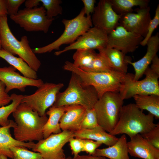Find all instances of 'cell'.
<instances>
[{
	"instance_id": "cell-11",
	"label": "cell",
	"mask_w": 159,
	"mask_h": 159,
	"mask_svg": "<svg viewBox=\"0 0 159 159\" xmlns=\"http://www.w3.org/2000/svg\"><path fill=\"white\" fill-rule=\"evenodd\" d=\"M73 137L74 132L69 131L52 134L35 143L32 150L39 153L43 159H66L63 148Z\"/></svg>"
},
{
	"instance_id": "cell-46",
	"label": "cell",
	"mask_w": 159,
	"mask_h": 159,
	"mask_svg": "<svg viewBox=\"0 0 159 159\" xmlns=\"http://www.w3.org/2000/svg\"><path fill=\"white\" fill-rule=\"evenodd\" d=\"M72 158L70 156H68V157L66 158V159H72Z\"/></svg>"
},
{
	"instance_id": "cell-24",
	"label": "cell",
	"mask_w": 159,
	"mask_h": 159,
	"mask_svg": "<svg viewBox=\"0 0 159 159\" xmlns=\"http://www.w3.org/2000/svg\"><path fill=\"white\" fill-rule=\"evenodd\" d=\"M66 110L65 106L56 107L52 105L49 108L46 112L49 118L43 127V139L47 138L52 134H58L62 132L59 121Z\"/></svg>"
},
{
	"instance_id": "cell-16",
	"label": "cell",
	"mask_w": 159,
	"mask_h": 159,
	"mask_svg": "<svg viewBox=\"0 0 159 159\" xmlns=\"http://www.w3.org/2000/svg\"><path fill=\"white\" fill-rule=\"evenodd\" d=\"M11 65L0 67V81L4 84L7 93L15 89L24 92L26 87L28 86L38 88L44 83L41 79H34L21 75Z\"/></svg>"
},
{
	"instance_id": "cell-32",
	"label": "cell",
	"mask_w": 159,
	"mask_h": 159,
	"mask_svg": "<svg viewBox=\"0 0 159 159\" xmlns=\"http://www.w3.org/2000/svg\"><path fill=\"white\" fill-rule=\"evenodd\" d=\"M11 150L13 154L11 159H43L39 153L30 151L25 147L14 146Z\"/></svg>"
},
{
	"instance_id": "cell-45",
	"label": "cell",
	"mask_w": 159,
	"mask_h": 159,
	"mask_svg": "<svg viewBox=\"0 0 159 159\" xmlns=\"http://www.w3.org/2000/svg\"><path fill=\"white\" fill-rule=\"evenodd\" d=\"M0 159H8V157L6 156L0 154Z\"/></svg>"
},
{
	"instance_id": "cell-34",
	"label": "cell",
	"mask_w": 159,
	"mask_h": 159,
	"mask_svg": "<svg viewBox=\"0 0 159 159\" xmlns=\"http://www.w3.org/2000/svg\"><path fill=\"white\" fill-rule=\"evenodd\" d=\"M159 24V5L158 4L156 8L154 16L151 19L149 23L147 34L145 37L141 42L140 45L145 46L152 35L154 30L157 27Z\"/></svg>"
},
{
	"instance_id": "cell-22",
	"label": "cell",
	"mask_w": 159,
	"mask_h": 159,
	"mask_svg": "<svg viewBox=\"0 0 159 159\" xmlns=\"http://www.w3.org/2000/svg\"><path fill=\"white\" fill-rule=\"evenodd\" d=\"M127 142L126 135L122 134L113 145L107 148L97 149L92 155L104 157L110 159H130Z\"/></svg>"
},
{
	"instance_id": "cell-20",
	"label": "cell",
	"mask_w": 159,
	"mask_h": 159,
	"mask_svg": "<svg viewBox=\"0 0 159 159\" xmlns=\"http://www.w3.org/2000/svg\"><path fill=\"white\" fill-rule=\"evenodd\" d=\"M15 125L14 121L11 120L9 125L0 127V154L12 159L13 154L11 148L14 146L23 147L32 149L35 143L33 142H23L18 141L14 138L10 132V129Z\"/></svg>"
},
{
	"instance_id": "cell-28",
	"label": "cell",
	"mask_w": 159,
	"mask_h": 159,
	"mask_svg": "<svg viewBox=\"0 0 159 159\" xmlns=\"http://www.w3.org/2000/svg\"><path fill=\"white\" fill-rule=\"evenodd\" d=\"M97 54L94 50H76L73 55L72 63L75 66L83 69L91 64Z\"/></svg>"
},
{
	"instance_id": "cell-42",
	"label": "cell",
	"mask_w": 159,
	"mask_h": 159,
	"mask_svg": "<svg viewBox=\"0 0 159 159\" xmlns=\"http://www.w3.org/2000/svg\"><path fill=\"white\" fill-rule=\"evenodd\" d=\"M106 158L102 156H95L92 155H80L74 156L72 159H106Z\"/></svg>"
},
{
	"instance_id": "cell-10",
	"label": "cell",
	"mask_w": 159,
	"mask_h": 159,
	"mask_svg": "<svg viewBox=\"0 0 159 159\" xmlns=\"http://www.w3.org/2000/svg\"><path fill=\"white\" fill-rule=\"evenodd\" d=\"M64 86L61 83H44L34 93L23 95L21 103L26 104L40 116H43L53 105L57 94Z\"/></svg>"
},
{
	"instance_id": "cell-4",
	"label": "cell",
	"mask_w": 159,
	"mask_h": 159,
	"mask_svg": "<svg viewBox=\"0 0 159 159\" xmlns=\"http://www.w3.org/2000/svg\"><path fill=\"white\" fill-rule=\"evenodd\" d=\"M99 97L95 88L92 86H85L75 74L72 75L66 89L59 92L53 105L59 107L78 105L86 109L93 108Z\"/></svg>"
},
{
	"instance_id": "cell-15",
	"label": "cell",
	"mask_w": 159,
	"mask_h": 159,
	"mask_svg": "<svg viewBox=\"0 0 159 159\" xmlns=\"http://www.w3.org/2000/svg\"><path fill=\"white\" fill-rule=\"evenodd\" d=\"M149 6L140 8L136 13L129 12L121 15L119 25L127 31L140 36L144 38L147 32L151 19Z\"/></svg>"
},
{
	"instance_id": "cell-14",
	"label": "cell",
	"mask_w": 159,
	"mask_h": 159,
	"mask_svg": "<svg viewBox=\"0 0 159 159\" xmlns=\"http://www.w3.org/2000/svg\"><path fill=\"white\" fill-rule=\"evenodd\" d=\"M120 17L113 9L110 0H100L95 6L91 18L94 26L108 34L119 25Z\"/></svg>"
},
{
	"instance_id": "cell-38",
	"label": "cell",
	"mask_w": 159,
	"mask_h": 159,
	"mask_svg": "<svg viewBox=\"0 0 159 159\" xmlns=\"http://www.w3.org/2000/svg\"><path fill=\"white\" fill-rule=\"evenodd\" d=\"M102 144L100 142L90 139H84L83 151L88 153L89 155H92L97 148Z\"/></svg>"
},
{
	"instance_id": "cell-9",
	"label": "cell",
	"mask_w": 159,
	"mask_h": 159,
	"mask_svg": "<svg viewBox=\"0 0 159 159\" xmlns=\"http://www.w3.org/2000/svg\"><path fill=\"white\" fill-rule=\"evenodd\" d=\"M10 19L29 32L42 31L47 33L54 18L49 19L43 6L19 10L17 14L9 16Z\"/></svg>"
},
{
	"instance_id": "cell-37",
	"label": "cell",
	"mask_w": 159,
	"mask_h": 159,
	"mask_svg": "<svg viewBox=\"0 0 159 159\" xmlns=\"http://www.w3.org/2000/svg\"><path fill=\"white\" fill-rule=\"evenodd\" d=\"M25 1V0H6L7 14L11 16L17 14L19 11V8Z\"/></svg>"
},
{
	"instance_id": "cell-36",
	"label": "cell",
	"mask_w": 159,
	"mask_h": 159,
	"mask_svg": "<svg viewBox=\"0 0 159 159\" xmlns=\"http://www.w3.org/2000/svg\"><path fill=\"white\" fill-rule=\"evenodd\" d=\"M69 142L72 154L74 155V156L83 151L84 139L73 137L69 140Z\"/></svg>"
},
{
	"instance_id": "cell-31",
	"label": "cell",
	"mask_w": 159,
	"mask_h": 159,
	"mask_svg": "<svg viewBox=\"0 0 159 159\" xmlns=\"http://www.w3.org/2000/svg\"><path fill=\"white\" fill-rule=\"evenodd\" d=\"M42 4V6L46 10V14L49 19L58 15L62 14V8L60 5L62 1L60 0H39Z\"/></svg>"
},
{
	"instance_id": "cell-6",
	"label": "cell",
	"mask_w": 159,
	"mask_h": 159,
	"mask_svg": "<svg viewBox=\"0 0 159 159\" xmlns=\"http://www.w3.org/2000/svg\"><path fill=\"white\" fill-rule=\"evenodd\" d=\"M62 22L64 26V30L60 37L47 45L33 49L35 54H43L51 52L54 50H59L62 45L70 44L74 42L93 26L91 16H85L83 8L75 17L71 19H64Z\"/></svg>"
},
{
	"instance_id": "cell-13",
	"label": "cell",
	"mask_w": 159,
	"mask_h": 159,
	"mask_svg": "<svg viewBox=\"0 0 159 159\" xmlns=\"http://www.w3.org/2000/svg\"><path fill=\"white\" fill-rule=\"evenodd\" d=\"M143 38L119 25L108 34L107 47L117 49L126 54L134 52Z\"/></svg>"
},
{
	"instance_id": "cell-39",
	"label": "cell",
	"mask_w": 159,
	"mask_h": 159,
	"mask_svg": "<svg viewBox=\"0 0 159 159\" xmlns=\"http://www.w3.org/2000/svg\"><path fill=\"white\" fill-rule=\"evenodd\" d=\"M11 102V96L6 92L4 84L0 81V107L9 105Z\"/></svg>"
},
{
	"instance_id": "cell-18",
	"label": "cell",
	"mask_w": 159,
	"mask_h": 159,
	"mask_svg": "<svg viewBox=\"0 0 159 159\" xmlns=\"http://www.w3.org/2000/svg\"><path fill=\"white\" fill-rule=\"evenodd\" d=\"M65 106L66 111L59 121L60 128L62 131L74 132L81 129V124L87 109L78 105Z\"/></svg>"
},
{
	"instance_id": "cell-12",
	"label": "cell",
	"mask_w": 159,
	"mask_h": 159,
	"mask_svg": "<svg viewBox=\"0 0 159 159\" xmlns=\"http://www.w3.org/2000/svg\"><path fill=\"white\" fill-rule=\"evenodd\" d=\"M108 34L102 29L95 26L89 29L72 44L63 49L54 52L56 56L74 49H98L107 47Z\"/></svg>"
},
{
	"instance_id": "cell-8",
	"label": "cell",
	"mask_w": 159,
	"mask_h": 159,
	"mask_svg": "<svg viewBox=\"0 0 159 159\" xmlns=\"http://www.w3.org/2000/svg\"><path fill=\"white\" fill-rule=\"evenodd\" d=\"M144 74L145 77L140 80H134V74L127 73L119 93L124 100L136 95H155L159 96V75L149 67Z\"/></svg>"
},
{
	"instance_id": "cell-1",
	"label": "cell",
	"mask_w": 159,
	"mask_h": 159,
	"mask_svg": "<svg viewBox=\"0 0 159 159\" xmlns=\"http://www.w3.org/2000/svg\"><path fill=\"white\" fill-rule=\"evenodd\" d=\"M15 125L14 138L23 142L38 141L43 139V127L48 119L46 115L40 116L29 106L21 103L12 113Z\"/></svg>"
},
{
	"instance_id": "cell-35",
	"label": "cell",
	"mask_w": 159,
	"mask_h": 159,
	"mask_svg": "<svg viewBox=\"0 0 159 159\" xmlns=\"http://www.w3.org/2000/svg\"><path fill=\"white\" fill-rule=\"evenodd\" d=\"M141 135L155 147L159 149V123L149 132Z\"/></svg>"
},
{
	"instance_id": "cell-21",
	"label": "cell",
	"mask_w": 159,
	"mask_h": 159,
	"mask_svg": "<svg viewBox=\"0 0 159 159\" xmlns=\"http://www.w3.org/2000/svg\"><path fill=\"white\" fill-rule=\"evenodd\" d=\"M111 67L115 70L124 74L127 73L129 57L117 49L105 47L97 49Z\"/></svg>"
},
{
	"instance_id": "cell-25",
	"label": "cell",
	"mask_w": 159,
	"mask_h": 159,
	"mask_svg": "<svg viewBox=\"0 0 159 159\" xmlns=\"http://www.w3.org/2000/svg\"><path fill=\"white\" fill-rule=\"evenodd\" d=\"M1 58L19 70L23 76L31 79H38L37 72L33 70L23 59L15 57L2 48L0 50Z\"/></svg>"
},
{
	"instance_id": "cell-44",
	"label": "cell",
	"mask_w": 159,
	"mask_h": 159,
	"mask_svg": "<svg viewBox=\"0 0 159 159\" xmlns=\"http://www.w3.org/2000/svg\"><path fill=\"white\" fill-rule=\"evenodd\" d=\"M7 15L6 0H0V17Z\"/></svg>"
},
{
	"instance_id": "cell-27",
	"label": "cell",
	"mask_w": 159,
	"mask_h": 159,
	"mask_svg": "<svg viewBox=\"0 0 159 159\" xmlns=\"http://www.w3.org/2000/svg\"><path fill=\"white\" fill-rule=\"evenodd\" d=\"M114 11L117 14L121 15L132 12V8L135 6L140 8L148 6V0H110Z\"/></svg>"
},
{
	"instance_id": "cell-33",
	"label": "cell",
	"mask_w": 159,
	"mask_h": 159,
	"mask_svg": "<svg viewBox=\"0 0 159 159\" xmlns=\"http://www.w3.org/2000/svg\"><path fill=\"white\" fill-rule=\"evenodd\" d=\"M99 126L94 108L87 109L81 124V129H92Z\"/></svg>"
},
{
	"instance_id": "cell-5",
	"label": "cell",
	"mask_w": 159,
	"mask_h": 159,
	"mask_svg": "<svg viewBox=\"0 0 159 159\" xmlns=\"http://www.w3.org/2000/svg\"><path fill=\"white\" fill-rule=\"evenodd\" d=\"M0 38L2 48L12 55H17L37 72L41 62L31 48L27 37L19 41L12 33L8 23L7 15L0 17Z\"/></svg>"
},
{
	"instance_id": "cell-47",
	"label": "cell",
	"mask_w": 159,
	"mask_h": 159,
	"mask_svg": "<svg viewBox=\"0 0 159 159\" xmlns=\"http://www.w3.org/2000/svg\"><path fill=\"white\" fill-rule=\"evenodd\" d=\"M1 49H2V47H1V39H0V50H1Z\"/></svg>"
},
{
	"instance_id": "cell-19",
	"label": "cell",
	"mask_w": 159,
	"mask_h": 159,
	"mask_svg": "<svg viewBox=\"0 0 159 159\" xmlns=\"http://www.w3.org/2000/svg\"><path fill=\"white\" fill-rule=\"evenodd\" d=\"M146 45L147 50L144 56L140 59L135 62L128 61L129 64L133 67L135 73L134 80H139L144 74L149 65L157 55L159 49V34L157 32L155 35L152 36L148 40Z\"/></svg>"
},
{
	"instance_id": "cell-26",
	"label": "cell",
	"mask_w": 159,
	"mask_h": 159,
	"mask_svg": "<svg viewBox=\"0 0 159 159\" xmlns=\"http://www.w3.org/2000/svg\"><path fill=\"white\" fill-rule=\"evenodd\" d=\"M132 97L138 108L143 111L146 110L156 119L159 118V96L136 95Z\"/></svg>"
},
{
	"instance_id": "cell-3",
	"label": "cell",
	"mask_w": 159,
	"mask_h": 159,
	"mask_svg": "<svg viewBox=\"0 0 159 159\" xmlns=\"http://www.w3.org/2000/svg\"><path fill=\"white\" fill-rule=\"evenodd\" d=\"M63 68L77 75L84 85L93 86L99 98L107 92H119L126 74L115 70L103 72H87L69 61L65 62Z\"/></svg>"
},
{
	"instance_id": "cell-29",
	"label": "cell",
	"mask_w": 159,
	"mask_h": 159,
	"mask_svg": "<svg viewBox=\"0 0 159 159\" xmlns=\"http://www.w3.org/2000/svg\"><path fill=\"white\" fill-rule=\"evenodd\" d=\"M10 96L11 98V103L0 107V125L2 127L9 125L11 120L8 119V117L21 103L23 95L13 93Z\"/></svg>"
},
{
	"instance_id": "cell-2",
	"label": "cell",
	"mask_w": 159,
	"mask_h": 159,
	"mask_svg": "<svg viewBox=\"0 0 159 159\" xmlns=\"http://www.w3.org/2000/svg\"><path fill=\"white\" fill-rule=\"evenodd\" d=\"M154 117L148 113L146 114L138 108L135 103L122 106L118 121L114 129L109 133L115 136L127 135L131 138L138 134L146 133L153 128L156 124Z\"/></svg>"
},
{
	"instance_id": "cell-7",
	"label": "cell",
	"mask_w": 159,
	"mask_h": 159,
	"mask_svg": "<svg viewBox=\"0 0 159 159\" xmlns=\"http://www.w3.org/2000/svg\"><path fill=\"white\" fill-rule=\"evenodd\" d=\"M123 100L119 92H107L98 99L94 106L99 125L109 133L118 121Z\"/></svg>"
},
{
	"instance_id": "cell-23",
	"label": "cell",
	"mask_w": 159,
	"mask_h": 159,
	"mask_svg": "<svg viewBox=\"0 0 159 159\" xmlns=\"http://www.w3.org/2000/svg\"><path fill=\"white\" fill-rule=\"evenodd\" d=\"M74 134L75 138L100 142L108 146L113 145L118 138L106 132L100 126L92 129H81Z\"/></svg>"
},
{
	"instance_id": "cell-30",
	"label": "cell",
	"mask_w": 159,
	"mask_h": 159,
	"mask_svg": "<svg viewBox=\"0 0 159 159\" xmlns=\"http://www.w3.org/2000/svg\"><path fill=\"white\" fill-rule=\"evenodd\" d=\"M82 70L92 72H107L114 70L104 57L99 53H97L91 64Z\"/></svg>"
},
{
	"instance_id": "cell-40",
	"label": "cell",
	"mask_w": 159,
	"mask_h": 159,
	"mask_svg": "<svg viewBox=\"0 0 159 159\" xmlns=\"http://www.w3.org/2000/svg\"><path fill=\"white\" fill-rule=\"evenodd\" d=\"M84 7L83 8L86 16H91L92 14L95 9V4L96 1L95 0H82Z\"/></svg>"
},
{
	"instance_id": "cell-41",
	"label": "cell",
	"mask_w": 159,
	"mask_h": 159,
	"mask_svg": "<svg viewBox=\"0 0 159 159\" xmlns=\"http://www.w3.org/2000/svg\"><path fill=\"white\" fill-rule=\"evenodd\" d=\"M151 63L150 69L153 72L159 75V58L157 54L154 57Z\"/></svg>"
},
{
	"instance_id": "cell-17",
	"label": "cell",
	"mask_w": 159,
	"mask_h": 159,
	"mask_svg": "<svg viewBox=\"0 0 159 159\" xmlns=\"http://www.w3.org/2000/svg\"><path fill=\"white\" fill-rule=\"evenodd\" d=\"M128 153L143 159H159V149L150 143L140 134L130 138L127 143Z\"/></svg>"
},
{
	"instance_id": "cell-43",
	"label": "cell",
	"mask_w": 159,
	"mask_h": 159,
	"mask_svg": "<svg viewBox=\"0 0 159 159\" xmlns=\"http://www.w3.org/2000/svg\"><path fill=\"white\" fill-rule=\"evenodd\" d=\"M25 5L26 8H32L37 7L40 3L39 0H27L25 1Z\"/></svg>"
}]
</instances>
